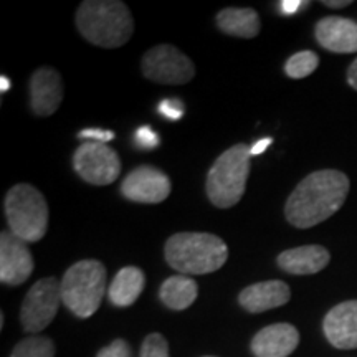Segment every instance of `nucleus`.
I'll list each match as a JSON object with an SVG mask.
<instances>
[{
    "label": "nucleus",
    "mask_w": 357,
    "mask_h": 357,
    "mask_svg": "<svg viewBox=\"0 0 357 357\" xmlns=\"http://www.w3.org/2000/svg\"><path fill=\"white\" fill-rule=\"evenodd\" d=\"M124 199L137 204H160L171 194V178L153 166H139L121 184Z\"/></svg>",
    "instance_id": "obj_10"
},
{
    "label": "nucleus",
    "mask_w": 357,
    "mask_h": 357,
    "mask_svg": "<svg viewBox=\"0 0 357 357\" xmlns=\"http://www.w3.org/2000/svg\"><path fill=\"white\" fill-rule=\"evenodd\" d=\"M73 167L84 182L93 185L113 184L121 174V159L109 146L83 142L73 155Z\"/></svg>",
    "instance_id": "obj_9"
},
{
    "label": "nucleus",
    "mask_w": 357,
    "mask_h": 357,
    "mask_svg": "<svg viewBox=\"0 0 357 357\" xmlns=\"http://www.w3.org/2000/svg\"><path fill=\"white\" fill-rule=\"evenodd\" d=\"M250 147L235 144L213 162L207 176V197L218 208H230L242 200L250 174Z\"/></svg>",
    "instance_id": "obj_4"
},
{
    "label": "nucleus",
    "mask_w": 357,
    "mask_h": 357,
    "mask_svg": "<svg viewBox=\"0 0 357 357\" xmlns=\"http://www.w3.org/2000/svg\"><path fill=\"white\" fill-rule=\"evenodd\" d=\"M61 301V283L53 276L38 280L20 307V323L25 333L37 334L55 319Z\"/></svg>",
    "instance_id": "obj_7"
},
{
    "label": "nucleus",
    "mask_w": 357,
    "mask_h": 357,
    "mask_svg": "<svg viewBox=\"0 0 357 357\" xmlns=\"http://www.w3.org/2000/svg\"><path fill=\"white\" fill-rule=\"evenodd\" d=\"M141 68L147 79L160 84H185L195 77L190 58L172 45H158L147 50Z\"/></svg>",
    "instance_id": "obj_8"
},
{
    "label": "nucleus",
    "mask_w": 357,
    "mask_h": 357,
    "mask_svg": "<svg viewBox=\"0 0 357 357\" xmlns=\"http://www.w3.org/2000/svg\"><path fill=\"white\" fill-rule=\"evenodd\" d=\"M199 288L194 280L185 275H176L167 278L160 287L159 296L160 301L166 305L169 310L184 311L192 306L197 300Z\"/></svg>",
    "instance_id": "obj_20"
},
{
    "label": "nucleus",
    "mask_w": 357,
    "mask_h": 357,
    "mask_svg": "<svg viewBox=\"0 0 357 357\" xmlns=\"http://www.w3.org/2000/svg\"><path fill=\"white\" fill-rule=\"evenodd\" d=\"M77 26L84 40L101 48H119L131 40L134 19L119 0H86L77 12Z\"/></svg>",
    "instance_id": "obj_2"
},
{
    "label": "nucleus",
    "mask_w": 357,
    "mask_h": 357,
    "mask_svg": "<svg viewBox=\"0 0 357 357\" xmlns=\"http://www.w3.org/2000/svg\"><path fill=\"white\" fill-rule=\"evenodd\" d=\"M106 293V268L98 260H82L61 280V301L78 318H91Z\"/></svg>",
    "instance_id": "obj_5"
},
{
    "label": "nucleus",
    "mask_w": 357,
    "mask_h": 357,
    "mask_svg": "<svg viewBox=\"0 0 357 357\" xmlns=\"http://www.w3.org/2000/svg\"><path fill=\"white\" fill-rule=\"evenodd\" d=\"M349 187V178L341 171L324 169L310 174L287 200V220L296 229H311L328 220L344 205Z\"/></svg>",
    "instance_id": "obj_1"
},
{
    "label": "nucleus",
    "mask_w": 357,
    "mask_h": 357,
    "mask_svg": "<svg viewBox=\"0 0 357 357\" xmlns=\"http://www.w3.org/2000/svg\"><path fill=\"white\" fill-rule=\"evenodd\" d=\"M306 3L307 2H300V0H284V2H281V10L287 15H293V13L300 10L301 6H306Z\"/></svg>",
    "instance_id": "obj_28"
},
{
    "label": "nucleus",
    "mask_w": 357,
    "mask_h": 357,
    "mask_svg": "<svg viewBox=\"0 0 357 357\" xmlns=\"http://www.w3.org/2000/svg\"><path fill=\"white\" fill-rule=\"evenodd\" d=\"M146 284V276L141 268L126 266L118 271L108 288L109 301L118 307H126L136 303Z\"/></svg>",
    "instance_id": "obj_18"
},
{
    "label": "nucleus",
    "mask_w": 357,
    "mask_h": 357,
    "mask_svg": "<svg viewBox=\"0 0 357 357\" xmlns=\"http://www.w3.org/2000/svg\"><path fill=\"white\" fill-rule=\"evenodd\" d=\"M217 26L223 33L238 38H255L261 29V22L253 8H223L217 15Z\"/></svg>",
    "instance_id": "obj_19"
},
{
    "label": "nucleus",
    "mask_w": 357,
    "mask_h": 357,
    "mask_svg": "<svg viewBox=\"0 0 357 357\" xmlns=\"http://www.w3.org/2000/svg\"><path fill=\"white\" fill-rule=\"evenodd\" d=\"M136 144L144 151H151L159 146V136L149 126H142L136 132Z\"/></svg>",
    "instance_id": "obj_27"
},
{
    "label": "nucleus",
    "mask_w": 357,
    "mask_h": 357,
    "mask_svg": "<svg viewBox=\"0 0 357 357\" xmlns=\"http://www.w3.org/2000/svg\"><path fill=\"white\" fill-rule=\"evenodd\" d=\"M314 37L333 53L357 52V22L344 17H324L316 24Z\"/></svg>",
    "instance_id": "obj_15"
},
{
    "label": "nucleus",
    "mask_w": 357,
    "mask_h": 357,
    "mask_svg": "<svg viewBox=\"0 0 357 357\" xmlns=\"http://www.w3.org/2000/svg\"><path fill=\"white\" fill-rule=\"evenodd\" d=\"M291 298V289L284 281L271 280L250 284L240 293L238 301L248 312H265L284 306Z\"/></svg>",
    "instance_id": "obj_16"
},
{
    "label": "nucleus",
    "mask_w": 357,
    "mask_h": 357,
    "mask_svg": "<svg viewBox=\"0 0 357 357\" xmlns=\"http://www.w3.org/2000/svg\"><path fill=\"white\" fill-rule=\"evenodd\" d=\"M96 357H132L131 346L124 339H116L109 346L100 349Z\"/></svg>",
    "instance_id": "obj_25"
},
{
    "label": "nucleus",
    "mask_w": 357,
    "mask_h": 357,
    "mask_svg": "<svg viewBox=\"0 0 357 357\" xmlns=\"http://www.w3.org/2000/svg\"><path fill=\"white\" fill-rule=\"evenodd\" d=\"M30 108L33 114L48 118L60 108L63 100V82L61 75L52 66H43L33 71L29 83Z\"/></svg>",
    "instance_id": "obj_12"
},
{
    "label": "nucleus",
    "mask_w": 357,
    "mask_h": 357,
    "mask_svg": "<svg viewBox=\"0 0 357 357\" xmlns=\"http://www.w3.org/2000/svg\"><path fill=\"white\" fill-rule=\"evenodd\" d=\"M10 231L26 243L42 240L48 229V205L43 194L30 184H17L3 202Z\"/></svg>",
    "instance_id": "obj_6"
},
{
    "label": "nucleus",
    "mask_w": 357,
    "mask_h": 357,
    "mask_svg": "<svg viewBox=\"0 0 357 357\" xmlns=\"http://www.w3.org/2000/svg\"><path fill=\"white\" fill-rule=\"evenodd\" d=\"M347 83H349V86L352 89L357 91V58L352 61L349 68H347Z\"/></svg>",
    "instance_id": "obj_30"
},
{
    "label": "nucleus",
    "mask_w": 357,
    "mask_h": 357,
    "mask_svg": "<svg viewBox=\"0 0 357 357\" xmlns=\"http://www.w3.org/2000/svg\"><path fill=\"white\" fill-rule=\"evenodd\" d=\"M33 266V257L26 247V242L13 235L12 231H2L0 235V281L8 287H19L30 278Z\"/></svg>",
    "instance_id": "obj_11"
},
{
    "label": "nucleus",
    "mask_w": 357,
    "mask_h": 357,
    "mask_svg": "<svg viewBox=\"0 0 357 357\" xmlns=\"http://www.w3.org/2000/svg\"><path fill=\"white\" fill-rule=\"evenodd\" d=\"M271 142H273V139H270V137H263V139L255 142V144L250 147V154H252V155L263 154V153H265L266 147L271 144Z\"/></svg>",
    "instance_id": "obj_29"
},
{
    "label": "nucleus",
    "mask_w": 357,
    "mask_h": 357,
    "mask_svg": "<svg viewBox=\"0 0 357 357\" xmlns=\"http://www.w3.org/2000/svg\"><path fill=\"white\" fill-rule=\"evenodd\" d=\"M300 344V333L289 323L266 326L255 334L252 352L255 357H288Z\"/></svg>",
    "instance_id": "obj_14"
},
{
    "label": "nucleus",
    "mask_w": 357,
    "mask_h": 357,
    "mask_svg": "<svg viewBox=\"0 0 357 357\" xmlns=\"http://www.w3.org/2000/svg\"><path fill=\"white\" fill-rule=\"evenodd\" d=\"M205 357H212V356H205Z\"/></svg>",
    "instance_id": "obj_33"
},
{
    "label": "nucleus",
    "mask_w": 357,
    "mask_h": 357,
    "mask_svg": "<svg viewBox=\"0 0 357 357\" xmlns=\"http://www.w3.org/2000/svg\"><path fill=\"white\" fill-rule=\"evenodd\" d=\"M278 266L289 275H316L331 261V255L321 245H305L284 250L278 255Z\"/></svg>",
    "instance_id": "obj_17"
},
{
    "label": "nucleus",
    "mask_w": 357,
    "mask_h": 357,
    "mask_svg": "<svg viewBox=\"0 0 357 357\" xmlns=\"http://www.w3.org/2000/svg\"><path fill=\"white\" fill-rule=\"evenodd\" d=\"M79 139L84 142H101V144H106V142L114 139V132L108 131V129H98V128H88L83 129L82 132L78 134Z\"/></svg>",
    "instance_id": "obj_26"
},
{
    "label": "nucleus",
    "mask_w": 357,
    "mask_h": 357,
    "mask_svg": "<svg viewBox=\"0 0 357 357\" xmlns=\"http://www.w3.org/2000/svg\"><path fill=\"white\" fill-rule=\"evenodd\" d=\"M164 255L169 266L181 275H207L225 265L229 247L217 235L182 231L167 240Z\"/></svg>",
    "instance_id": "obj_3"
},
{
    "label": "nucleus",
    "mask_w": 357,
    "mask_h": 357,
    "mask_svg": "<svg viewBox=\"0 0 357 357\" xmlns=\"http://www.w3.org/2000/svg\"><path fill=\"white\" fill-rule=\"evenodd\" d=\"M319 65V56L314 52L305 50L294 53L293 56L288 58L287 65H284V73L293 79H301L310 77L314 73Z\"/></svg>",
    "instance_id": "obj_21"
},
{
    "label": "nucleus",
    "mask_w": 357,
    "mask_h": 357,
    "mask_svg": "<svg viewBox=\"0 0 357 357\" xmlns=\"http://www.w3.org/2000/svg\"><path fill=\"white\" fill-rule=\"evenodd\" d=\"M10 357H55V344L50 337H26L13 347Z\"/></svg>",
    "instance_id": "obj_22"
},
{
    "label": "nucleus",
    "mask_w": 357,
    "mask_h": 357,
    "mask_svg": "<svg viewBox=\"0 0 357 357\" xmlns=\"http://www.w3.org/2000/svg\"><path fill=\"white\" fill-rule=\"evenodd\" d=\"M0 83H2V86H0V89H2V93H6L10 89V82H8L7 77H2L0 78Z\"/></svg>",
    "instance_id": "obj_32"
},
{
    "label": "nucleus",
    "mask_w": 357,
    "mask_h": 357,
    "mask_svg": "<svg viewBox=\"0 0 357 357\" xmlns=\"http://www.w3.org/2000/svg\"><path fill=\"white\" fill-rule=\"evenodd\" d=\"M141 357H171L166 337L159 333L149 334L142 342Z\"/></svg>",
    "instance_id": "obj_23"
},
{
    "label": "nucleus",
    "mask_w": 357,
    "mask_h": 357,
    "mask_svg": "<svg viewBox=\"0 0 357 357\" xmlns=\"http://www.w3.org/2000/svg\"><path fill=\"white\" fill-rule=\"evenodd\" d=\"M158 111L169 121H178L184 116V102L177 98H167V100L159 102Z\"/></svg>",
    "instance_id": "obj_24"
},
{
    "label": "nucleus",
    "mask_w": 357,
    "mask_h": 357,
    "mask_svg": "<svg viewBox=\"0 0 357 357\" xmlns=\"http://www.w3.org/2000/svg\"><path fill=\"white\" fill-rule=\"evenodd\" d=\"M326 7H331V8H344L351 3V0H342V2H331V0H326L323 2Z\"/></svg>",
    "instance_id": "obj_31"
},
{
    "label": "nucleus",
    "mask_w": 357,
    "mask_h": 357,
    "mask_svg": "<svg viewBox=\"0 0 357 357\" xmlns=\"http://www.w3.org/2000/svg\"><path fill=\"white\" fill-rule=\"evenodd\" d=\"M326 339L337 349H357V300L334 306L326 314Z\"/></svg>",
    "instance_id": "obj_13"
}]
</instances>
